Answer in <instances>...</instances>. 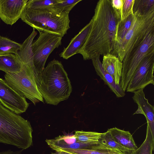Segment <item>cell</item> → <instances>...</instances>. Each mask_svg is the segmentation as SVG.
Returning a JSON list of instances; mask_svg holds the SVG:
<instances>
[{
	"mask_svg": "<svg viewBox=\"0 0 154 154\" xmlns=\"http://www.w3.org/2000/svg\"><path fill=\"white\" fill-rule=\"evenodd\" d=\"M91 20L89 34L78 53L85 60L111 53L116 43V27L120 20L110 0H100L97 2Z\"/></svg>",
	"mask_w": 154,
	"mask_h": 154,
	"instance_id": "1",
	"label": "cell"
},
{
	"mask_svg": "<svg viewBox=\"0 0 154 154\" xmlns=\"http://www.w3.org/2000/svg\"><path fill=\"white\" fill-rule=\"evenodd\" d=\"M15 54L23 63V69L17 73H5V81L18 93L30 100L35 105L40 102H44L33 74L34 68L31 46L22 45Z\"/></svg>",
	"mask_w": 154,
	"mask_h": 154,
	"instance_id": "2",
	"label": "cell"
},
{
	"mask_svg": "<svg viewBox=\"0 0 154 154\" xmlns=\"http://www.w3.org/2000/svg\"><path fill=\"white\" fill-rule=\"evenodd\" d=\"M38 89L47 104L56 105L69 98L72 86L60 61L54 59L44 68L42 82Z\"/></svg>",
	"mask_w": 154,
	"mask_h": 154,
	"instance_id": "3",
	"label": "cell"
},
{
	"mask_svg": "<svg viewBox=\"0 0 154 154\" xmlns=\"http://www.w3.org/2000/svg\"><path fill=\"white\" fill-rule=\"evenodd\" d=\"M32 131L29 121L0 103V143L26 149L32 145Z\"/></svg>",
	"mask_w": 154,
	"mask_h": 154,
	"instance_id": "4",
	"label": "cell"
},
{
	"mask_svg": "<svg viewBox=\"0 0 154 154\" xmlns=\"http://www.w3.org/2000/svg\"><path fill=\"white\" fill-rule=\"evenodd\" d=\"M69 14L59 12L53 7L41 10L25 8L21 18L39 32H46L63 37L70 28Z\"/></svg>",
	"mask_w": 154,
	"mask_h": 154,
	"instance_id": "5",
	"label": "cell"
},
{
	"mask_svg": "<svg viewBox=\"0 0 154 154\" xmlns=\"http://www.w3.org/2000/svg\"><path fill=\"white\" fill-rule=\"evenodd\" d=\"M135 14L129 31L121 41L116 44L110 53L118 57L122 62L129 52L138 46L150 32L154 31V11L143 15Z\"/></svg>",
	"mask_w": 154,
	"mask_h": 154,
	"instance_id": "6",
	"label": "cell"
},
{
	"mask_svg": "<svg viewBox=\"0 0 154 154\" xmlns=\"http://www.w3.org/2000/svg\"><path fill=\"white\" fill-rule=\"evenodd\" d=\"M39 35L32 44L34 68L33 75L38 88L42 82V74L46 61L50 54L61 45L62 37L44 32Z\"/></svg>",
	"mask_w": 154,
	"mask_h": 154,
	"instance_id": "7",
	"label": "cell"
},
{
	"mask_svg": "<svg viewBox=\"0 0 154 154\" xmlns=\"http://www.w3.org/2000/svg\"><path fill=\"white\" fill-rule=\"evenodd\" d=\"M154 53V31L150 32L138 46L125 56L122 63V77L120 85L125 92L134 72L142 60Z\"/></svg>",
	"mask_w": 154,
	"mask_h": 154,
	"instance_id": "8",
	"label": "cell"
},
{
	"mask_svg": "<svg viewBox=\"0 0 154 154\" xmlns=\"http://www.w3.org/2000/svg\"><path fill=\"white\" fill-rule=\"evenodd\" d=\"M154 53L145 57L136 68L128 85L126 91L134 92L154 84Z\"/></svg>",
	"mask_w": 154,
	"mask_h": 154,
	"instance_id": "9",
	"label": "cell"
},
{
	"mask_svg": "<svg viewBox=\"0 0 154 154\" xmlns=\"http://www.w3.org/2000/svg\"><path fill=\"white\" fill-rule=\"evenodd\" d=\"M0 102L4 107L18 115L25 112L29 106L26 98L12 88L5 79L1 78Z\"/></svg>",
	"mask_w": 154,
	"mask_h": 154,
	"instance_id": "10",
	"label": "cell"
},
{
	"mask_svg": "<svg viewBox=\"0 0 154 154\" xmlns=\"http://www.w3.org/2000/svg\"><path fill=\"white\" fill-rule=\"evenodd\" d=\"M28 0H0V18L12 25L21 18Z\"/></svg>",
	"mask_w": 154,
	"mask_h": 154,
	"instance_id": "11",
	"label": "cell"
},
{
	"mask_svg": "<svg viewBox=\"0 0 154 154\" xmlns=\"http://www.w3.org/2000/svg\"><path fill=\"white\" fill-rule=\"evenodd\" d=\"M132 98L138 105V109L133 115L141 114L145 116L147 123V127L149 129L154 139V107L150 104L145 97L143 89L134 92Z\"/></svg>",
	"mask_w": 154,
	"mask_h": 154,
	"instance_id": "12",
	"label": "cell"
},
{
	"mask_svg": "<svg viewBox=\"0 0 154 154\" xmlns=\"http://www.w3.org/2000/svg\"><path fill=\"white\" fill-rule=\"evenodd\" d=\"M92 24L91 19L82 29L73 38L68 45L64 48L59 54L60 57L68 59L78 54L79 49L84 44L90 31Z\"/></svg>",
	"mask_w": 154,
	"mask_h": 154,
	"instance_id": "13",
	"label": "cell"
},
{
	"mask_svg": "<svg viewBox=\"0 0 154 154\" xmlns=\"http://www.w3.org/2000/svg\"><path fill=\"white\" fill-rule=\"evenodd\" d=\"M100 57H96L91 59L97 74L117 97H123L125 95V92L122 89L120 84L116 85L112 76L104 70Z\"/></svg>",
	"mask_w": 154,
	"mask_h": 154,
	"instance_id": "14",
	"label": "cell"
},
{
	"mask_svg": "<svg viewBox=\"0 0 154 154\" xmlns=\"http://www.w3.org/2000/svg\"><path fill=\"white\" fill-rule=\"evenodd\" d=\"M101 63L104 70L112 76L116 85H119L122 77V62L110 53L103 55Z\"/></svg>",
	"mask_w": 154,
	"mask_h": 154,
	"instance_id": "15",
	"label": "cell"
},
{
	"mask_svg": "<svg viewBox=\"0 0 154 154\" xmlns=\"http://www.w3.org/2000/svg\"><path fill=\"white\" fill-rule=\"evenodd\" d=\"M107 131L113 139L123 147L132 150L138 148L132 135L129 131L116 127L109 129Z\"/></svg>",
	"mask_w": 154,
	"mask_h": 154,
	"instance_id": "16",
	"label": "cell"
},
{
	"mask_svg": "<svg viewBox=\"0 0 154 154\" xmlns=\"http://www.w3.org/2000/svg\"><path fill=\"white\" fill-rule=\"evenodd\" d=\"M23 68V63L15 54H9L0 55V70L6 73H17Z\"/></svg>",
	"mask_w": 154,
	"mask_h": 154,
	"instance_id": "17",
	"label": "cell"
},
{
	"mask_svg": "<svg viewBox=\"0 0 154 154\" xmlns=\"http://www.w3.org/2000/svg\"><path fill=\"white\" fill-rule=\"evenodd\" d=\"M60 151H64L74 154H125L100 143L97 145L89 149H65Z\"/></svg>",
	"mask_w": 154,
	"mask_h": 154,
	"instance_id": "18",
	"label": "cell"
},
{
	"mask_svg": "<svg viewBox=\"0 0 154 154\" xmlns=\"http://www.w3.org/2000/svg\"><path fill=\"white\" fill-rule=\"evenodd\" d=\"M136 15L135 13L132 14L118 22L116 27V44L119 43L126 35L131 27Z\"/></svg>",
	"mask_w": 154,
	"mask_h": 154,
	"instance_id": "19",
	"label": "cell"
},
{
	"mask_svg": "<svg viewBox=\"0 0 154 154\" xmlns=\"http://www.w3.org/2000/svg\"><path fill=\"white\" fill-rule=\"evenodd\" d=\"M21 44L0 35V55L16 54L20 49Z\"/></svg>",
	"mask_w": 154,
	"mask_h": 154,
	"instance_id": "20",
	"label": "cell"
},
{
	"mask_svg": "<svg viewBox=\"0 0 154 154\" xmlns=\"http://www.w3.org/2000/svg\"><path fill=\"white\" fill-rule=\"evenodd\" d=\"M153 11H154V0H134L133 14L143 15Z\"/></svg>",
	"mask_w": 154,
	"mask_h": 154,
	"instance_id": "21",
	"label": "cell"
},
{
	"mask_svg": "<svg viewBox=\"0 0 154 154\" xmlns=\"http://www.w3.org/2000/svg\"><path fill=\"white\" fill-rule=\"evenodd\" d=\"M154 146V139L152 138L149 128L147 127L146 135L143 143L130 154H152Z\"/></svg>",
	"mask_w": 154,
	"mask_h": 154,
	"instance_id": "22",
	"label": "cell"
},
{
	"mask_svg": "<svg viewBox=\"0 0 154 154\" xmlns=\"http://www.w3.org/2000/svg\"><path fill=\"white\" fill-rule=\"evenodd\" d=\"M103 133L96 132L76 131L74 135L77 141L82 143L99 142Z\"/></svg>",
	"mask_w": 154,
	"mask_h": 154,
	"instance_id": "23",
	"label": "cell"
},
{
	"mask_svg": "<svg viewBox=\"0 0 154 154\" xmlns=\"http://www.w3.org/2000/svg\"><path fill=\"white\" fill-rule=\"evenodd\" d=\"M99 143L105 146L124 153L125 152L131 153L133 151L125 148L119 144L113 139L108 131L103 133Z\"/></svg>",
	"mask_w": 154,
	"mask_h": 154,
	"instance_id": "24",
	"label": "cell"
},
{
	"mask_svg": "<svg viewBox=\"0 0 154 154\" xmlns=\"http://www.w3.org/2000/svg\"><path fill=\"white\" fill-rule=\"evenodd\" d=\"M58 0H29L26 8L30 9L41 10L52 8Z\"/></svg>",
	"mask_w": 154,
	"mask_h": 154,
	"instance_id": "25",
	"label": "cell"
},
{
	"mask_svg": "<svg viewBox=\"0 0 154 154\" xmlns=\"http://www.w3.org/2000/svg\"><path fill=\"white\" fill-rule=\"evenodd\" d=\"M82 0H58L53 8L60 12L69 13L73 7Z\"/></svg>",
	"mask_w": 154,
	"mask_h": 154,
	"instance_id": "26",
	"label": "cell"
},
{
	"mask_svg": "<svg viewBox=\"0 0 154 154\" xmlns=\"http://www.w3.org/2000/svg\"><path fill=\"white\" fill-rule=\"evenodd\" d=\"M99 143V142L82 143L78 141L69 145L62 146L57 148L54 150L57 151L65 149H89L97 145Z\"/></svg>",
	"mask_w": 154,
	"mask_h": 154,
	"instance_id": "27",
	"label": "cell"
},
{
	"mask_svg": "<svg viewBox=\"0 0 154 154\" xmlns=\"http://www.w3.org/2000/svg\"><path fill=\"white\" fill-rule=\"evenodd\" d=\"M134 1V0H123L122 20L133 14V8Z\"/></svg>",
	"mask_w": 154,
	"mask_h": 154,
	"instance_id": "28",
	"label": "cell"
},
{
	"mask_svg": "<svg viewBox=\"0 0 154 154\" xmlns=\"http://www.w3.org/2000/svg\"><path fill=\"white\" fill-rule=\"evenodd\" d=\"M110 1L115 12L121 20L123 0H110Z\"/></svg>",
	"mask_w": 154,
	"mask_h": 154,
	"instance_id": "29",
	"label": "cell"
},
{
	"mask_svg": "<svg viewBox=\"0 0 154 154\" xmlns=\"http://www.w3.org/2000/svg\"><path fill=\"white\" fill-rule=\"evenodd\" d=\"M51 154H74L72 153L67 152L64 151H59L52 153Z\"/></svg>",
	"mask_w": 154,
	"mask_h": 154,
	"instance_id": "30",
	"label": "cell"
},
{
	"mask_svg": "<svg viewBox=\"0 0 154 154\" xmlns=\"http://www.w3.org/2000/svg\"><path fill=\"white\" fill-rule=\"evenodd\" d=\"M0 154H9L8 151L7 150L0 151Z\"/></svg>",
	"mask_w": 154,
	"mask_h": 154,
	"instance_id": "31",
	"label": "cell"
}]
</instances>
